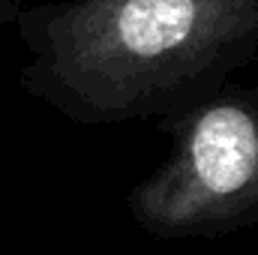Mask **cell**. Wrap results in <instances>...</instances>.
Segmentation results:
<instances>
[{
  "label": "cell",
  "instance_id": "cell-2",
  "mask_svg": "<svg viewBox=\"0 0 258 255\" xmlns=\"http://www.w3.org/2000/svg\"><path fill=\"white\" fill-rule=\"evenodd\" d=\"M195 15L198 0H126L117 9V33L129 51L153 57L192 33Z\"/></svg>",
  "mask_w": 258,
  "mask_h": 255
},
{
  "label": "cell",
  "instance_id": "cell-1",
  "mask_svg": "<svg viewBox=\"0 0 258 255\" xmlns=\"http://www.w3.org/2000/svg\"><path fill=\"white\" fill-rule=\"evenodd\" d=\"M192 159L201 183L228 195L249 183L258 162V135L240 108H213L195 132Z\"/></svg>",
  "mask_w": 258,
  "mask_h": 255
}]
</instances>
